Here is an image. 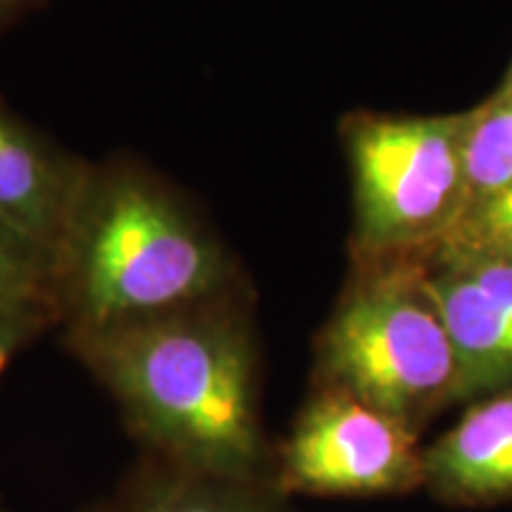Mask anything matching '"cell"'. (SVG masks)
Wrapping results in <instances>:
<instances>
[{
    "label": "cell",
    "mask_w": 512,
    "mask_h": 512,
    "mask_svg": "<svg viewBox=\"0 0 512 512\" xmlns=\"http://www.w3.org/2000/svg\"><path fill=\"white\" fill-rule=\"evenodd\" d=\"M60 339L117 403L140 456L271 479L275 439L261 406V347L245 283L188 309Z\"/></svg>",
    "instance_id": "obj_1"
},
{
    "label": "cell",
    "mask_w": 512,
    "mask_h": 512,
    "mask_svg": "<svg viewBox=\"0 0 512 512\" xmlns=\"http://www.w3.org/2000/svg\"><path fill=\"white\" fill-rule=\"evenodd\" d=\"M242 283L228 247L181 190L133 157L91 162L53 256L57 330L136 323Z\"/></svg>",
    "instance_id": "obj_2"
},
{
    "label": "cell",
    "mask_w": 512,
    "mask_h": 512,
    "mask_svg": "<svg viewBox=\"0 0 512 512\" xmlns=\"http://www.w3.org/2000/svg\"><path fill=\"white\" fill-rule=\"evenodd\" d=\"M311 384L354 396L418 434L460 406V361L420 261L354 264L313 342Z\"/></svg>",
    "instance_id": "obj_3"
},
{
    "label": "cell",
    "mask_w": 512,
    "mask_h": 512,
    "mask_svg": "<svg viewBox=\"0 0 512 512\" xmlns=\"http://www.w3.org/2000/svg\"><path fill=\"white\" fill-rule=\"evenodd\" d=\"M354 183L351 261L422 259L467 207L465 112H356L342 124Z\"/></svg>",
    "instance_id": "obj_4"
},
{
    "label": "cell",
    "mask_w": 512,
    "mask_h": 512,
    "mask_svg": "<svg viewBox=\"0 0 512 512\" xmlns=\"http://www.w3.org/2000/svg\"><path fill=\"white\" fill-rule=\"evenodd\" d=\"M420 437L354 396L311 384L290 430L275 439L271 482L287 498L413 494L425 482Z\"/></svg>",
    "instance_id": "obj_5"
},
{
    "label": "cell",
    "mask_w": 512,
    "mask_h": 512,
    "mask_svg": "<svg viewBox=\"0 0 512 512\" xmlns=\"http://www.w3.org/2000/svg\"><path fill=\"white\" fill-rule=\"evenodd\" d=\"M418 261V259H415ZM460 361V403L512 384V261H420Z\"/></svg>",
    "instance_id": "obj_6"
},
{
    "label": "cell",
    "mask_w": 512,
    "mask_h": 512,
    "mask_svg": "<svg viewBox=\"0 0 512 512\" xmlns=\"http://www.w3.org/2000/svg\"><path fill=\"white\" fill-rule=\"evenodd\" d=\"M88 166L19 117L0 95V221L55 256Z\"/></svg>",
    "instance_id": "obj_7"
},
{
    "label": "cell",
    "mask_w": 512,
    "mask_h": 512,
    "mask_svg": "<svg viewBox=\"0 0 512 512\" xmlns=\"http://www.w3.org/2000/svg\"><path fill=\"white\" fill-rule=\"evenodd\" d=\"M422 491L453 508L512 501V384L465 403L453 427L422 446Z\"/></svg>",
    "instance_id": "obj_8"
},
{
    "label": "cell",
    "mask_w": 512,
    "mask_h": 512,
    "mask_svg": "<svg viewBox=\"0 0 512 512\" xmlns=\"http://www.w3.org/2000/svg\"><path fill=\"white\" fill-rule=\"evenodd\" d=\"M110 501L117 512H297L271 479L192 470L140 453Z\"/></svg>",
    "instance_id": "obj_9"
},
{
    "label": "cell",
    "mask_w": 512,
    "mask_h": 512,
    "mask_svg": "<svg viewBox=\"0 0 512 512\" xmlns=\"http://www.w3.org/2000/svg\"><path fill=\"white\" fill-rule=\"evenodd\" d=\"M465 176L470 202L512 183V98L494 93L465 112Z\"/></svg>",
    "instance_id": "obj_10"
},
{
    "label": "cell",
    "mask_w": 512,
    "mask_h": 512,
    "mask_svg": "<svg viewBox=\"0 0 512 512\" xmlns=\"http://www.w3.org/2000/svg\"><path fill=\"white\" fill-rule=\"evenodd\" d=\"M453 259L512 261V183L467 204L451 230L418 261Z\"/></svg>",
    "instance_id": "obj_11"
},
{
    "label": "cell",
    "mask_w": 512,
    "mask_h": 512,
    "mask_svg": "<svg viewBox=\"0 0 512 512\" xmlns=\"http://www.w3.org/2000/svg\"><path fill=\"white\" fill-rule=\"evenodd\" d=\"M0 304H46L55 311L53 256L3 221H0Z\"/></svg>",
    "instance_id": "obj_12"
},
{
    "label": "cell",
    "mask_w": 512,
    "mask_h": 512,
    "mask_svg": "<svg viewBox=\"0 0 512 512\" xmlns=\"http://www.w3.org/2000/svg\"><path fill=\"white\" fill-rule=\"evenodd\" d=\"M50 330H57L55 311L50 306L0 304V380L24 349Z\"/></svg>",
    "instance_id": "obj_13"
},
{
    "label": "cell",
    "mask_w": 512,
    "mask_h": 512,
    "mask_svg": "<svg viewBox=\"0 0 512 512\" xmlns=\"http://www.w3.org/2000/svg\"><path fill=\"white\" fill-rule=\"evenodd\" d=\"M46 0H0V34L15 27L22 17L41 8Z\"/></svg>",
    "instance_id": "obj_14"
},
{
    "label": "cell",
    "mask_w": 512,
    "mask_h": 512,
    "mask_svg": "<svg viewBox=\"0 0 512 512\" xmlns=\"http://www.w3.org/2000/svg\"><path fill=\"white\" fill-rule=\"evenodd\" d=\"M81 512H117V508H114L110 498H105V501L95 503V505H88V508H83Z\"/></svg>",
    "instance_id": "obj_15"
},
{
    "label": "cell",
    "mask_w": 512,
    "mask_h": 512,
    "mask_svg": "<svg viewBox=\"0 0 512 512\" xmlns=\"http://www.w3.org/2000/svg\"><path fill=\"white\" fill-rule=\"evenodd\" d=\"M496 93L498 95H505V98H512V64H510L508 74H505V79H503L501 86H498Z\"/></svg>",
    "instance_id": "obj_16"
},
{
    "label": "cell",
    "mask_w": 512,
    "mask_h": 512,
    "mask_svg": "<svg viewBox=\"0 0 512 512\" xmlns=\"http://www.w3.org/2000/svg\"><path fill=\"white\" fill-rule=\"evenodd\" d=\"M0 512H12L10 508H8V505H5L3 501H0Z\"/></svg>",
    "instance_id": "obj_17"
}]
</instances>
